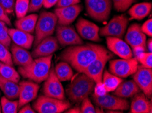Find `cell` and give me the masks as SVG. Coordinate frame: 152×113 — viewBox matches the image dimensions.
Here are the masks:
<instances>
[{"mask_svg":"<svg viewBox=\"0 0 152 113\" xmlns=\"http://www.w3.org/2000/svg\"><path fill=\"white\" fill-rule=\"evenodd\" d=\"M38 15L36 14H31L26 15L24 17L18 18L15 24L16 28L21 30L29 33H34L35 32V28Z\"/></svg>","mask_w":152,"mask_h":113,"instance_id":"25","label":"cell"},{"mask_svg":"<svg viewBox=\"0 0 152 113\" xmlns=\"http://www.w3.org/2000/svg\"><path fill=\"white\" fill-rule=\"evenodd\" d=\"M59 49V43L57 38L49 36L42 40L38 45L34 47L31 56L34 58L45 57L53 55Z\"/></svg>","mask_w":152,"mask_h":113,"instance_id":"17","label":"cell"},{"mask_svg":"<svg viewBox=\"0 0 152 113\" xmlns=\"http://www.w3.org/2000/svg\"><path fill=\"white\" fill-rule=\"evenodd\" d=\"M67 113H81L80 112V108L79 107H75L74 108H69L66 110Z\"/></svg>","mask_w":152,"mask_h":113,"instance_id":"46","label":"cell"},{"mask_svg":"<svg viewBox=\"0 0 152 113\" xmlns=\"http://www.w3.org/2000/svg\"><path fill=\"white\" fill-rule=\"evenodd\" d=\"M139 66V62L135 58L128 59L113 60L109 62L110 73L121 78H126L134 74Z\"/></svg>","mask_w":152,"mask_h":113,"instance_id":"8","label":"cell"},{"mask_svg":"<svg viewBox=\"0 0 152 113\" xmlns=\"http://www.w3.org/2000/svg\"><path fill=\"white\" fill-rule=\"evenodd\" d=\"M56 38L61 46L83 44L80 37L70 25H59L56 27Z\"/></svg>","mask_w":152,"mask_h":113,"instance_id":"11","label":"cell"},{"mask_svg":"<svg viewBox=\"0 0 152 113\" xmlns=\"http://www.w3.org/2000/svg\"><path fill=\"white\" fill-rule=\"evenodd\" d=\"M44 0H30L29 12H35L43 6Z\"/></svg>","mask_w":152,"mask_h":113,"instance_id":"38","label":"cell"},{"mask_svg":"<svg viewBox=\"0 0 152 113\" xmlns=\"http://www.w3.org/2000/svg\"><path fill=\"white\" fill-rule=\"evenodd\" d=\"M29 2L30 0H16L15 12L17 18L24 17L29 12Z\"/></svg>","mask_w":152,"mask_h":113,"instance_id":"31","label":"cell"},{"mask_svg":"<svg viewBox=\"0 0 152 113\" xmlns=\"http://www.w3.org/2000/svg\"><path fill=\"white\" fill-rule=\"evenodd\" d=\"M130 107V112L132 113H151L152 112L151 102L144 94L140 92L133 96Z\"/></svg>","mask_w":152,"mask_h":113,"instance_id":"22","label":"cell"},{"mask_svg":"<svg viewBox=\"0 0 152 113\" xmlns=\"http://www.w3.org/2000/svg\"><path fill=\"white\" fill-rule=\"evenodd\" d=\"M140 89L134 80L122 81L113 92V95L120 98H132L135 94L139 93Z\"/></svg>","mask_w":152,"mask_h":113,"instance_id":"23","label":"cell"},{"mask_svg":"<svg viewBox=\"0 0 152 113\" xmlns=\"http://www.w3.org/2000/svg\"><path fill=\"white\" fill-rule=\"evenodd\" d=\"M94 95H95L96 96H102L107 94V91L106 90L102 82L96 83L95 87H94Z\"/></svg>","mask_w":152,"mask_h":113,"instance_id":"40","label":"cell"},{"mask_svg":"<svg viewBox=\"0 0 152 113\" xmlns=\"http://www.w3.org/2000/svg\"><path fill=\"white\" fill-rule=\"evenodd\" d=\"M80 3V0H58L56 5L57 8H63V7H68Z\"/></svg>","mask_w":152,"mask_h":113,"instance_id":"41","label":"cell"},{"mask_svg":"<svg viewBox=\"0 0 152 113\" xmlns=\"http://www.w3.org/2000/svg\"><path fill=\"white\" fill-rule=\"evenodd\" d=\"M146 47L149 50V52H152V40L151 39H149L148 41H146Z\"/></svg>","mask_w":152,"mask_h":113,"instance_id":"47","label":"cell"},{"mask_svg":"<svg viewBox=\"0 0 152 113\" xmlns=\"http://www.w3.org/2000/svg\"><path fill=\"white\" fill-rule=\"evenodd\" d=\"M0 62L10 66L13 65L11 53L8 48L1 43H0Z\"/></svg>","mask_w":152,"mask_h":113,"instance_id":"33","label":"cell"},{"mask_svg":"<svg viewBox=\"0 0 152 113\" xmlns=\"http://www.w3.org/2000/svg\"><path fill=\"white\" fill-rule=\"evenodd\" d=\"M80 105V112L82 113H96V108L94 107L93 104L91 103L90 99L88 97L85 98L82 101Z\"/></svg>","mask_w":152,"mask_h":113,"instance_id":"36","label":"cell"},{"mask_svg":"<svg viewBox=\"0 0 152 113\" xmlns=\"http://www.w3.org/2000/svg\"><path fill=\"white\" fill-rule=\"evenodd\" d=\"M18 108L35 100L38 95L40 85L32 81H23L19 83Z\"/></svg>","mask_w":152,"mask_h":113,"instance_id":"14","label":"cell"},{"mask_svg":"<svg viewBox=\"0 0 152 113\" xmlns=\"http://www.w3.org/2000/svg\"><path fill=\"white\" fill-rule=\"evenodd\" d=\"M42 93L46 96L65 100L64 87L56 76L54 68H50L49 75L45 80L42 87Z\"/></svg>","mask_w":152,"mask_h":113,"instance_id":"10","label":"cell"},{"mask_svg":"<svg viewBox=\"0 0 152 113\" xmlns=\"http://www.w3.org/2000/svg\"><path fill=\"white\" fill-rule=\"evenodd\" d=\"M16 0H0V5L2 6L7 14H11L15 11Z\"/></svg>","mask_w":152,"mask_h":113,"instance_id":"37","label":"cell"},{"mask_svg":"<svg viewBox=\"0 0 152 113\" xmlns=\"http://www.w3.org/2000/svg\"><path fill=\"white\" fill-rule=\"evenodd\" d=\"M146 51V48L142 47H136L132 48V54L134 55L135 58H137L139 54H141L142 52Z\"/></svg>","mask_w":152,"mask_h":113,"instance_id":"45","label":"cell"},{"mask_svg":"<svg viewBox=\"0 0 152 113\" xmlns=\"http://www.w3.org/2000/svg\"><path fill=\"white\" fill-rule=\"evenodd\" d=\"M57 1L58 0H44L43 6L47 9L52 8L53 6L56 5Z\"/></svg>","mask_w":152,"mask_h":113,"instance_id":"44","label":"cell"},{"mask_svg":"<svg viewBox=\"0 0 152 113\" xmlns=\"http://www.w3.org/2000/svg\"><path fill=\"white\" fill-rule=\"evenodd\" d=\"M1 109L4 113H17L18 110V101H12L6 96L1 98Z\"/></svg>","mask_w":152,"mask_h":113,"instance_id":"30","label":"cell"},{"mask_svg":"<svg viewBox=\"0 0 152 113\" xmlns=\"http://www.w3.org/2000/svg\"><path fill=\"white\" fill-rule=\"evenodd\" d=\"M92 100L96 105L100 108L109 110H128L130 105L126 98H120L115 95L105 94L102 96L92 95Z\"/></svg>","mask_w":152,"mask_h":113,"instance_id":"9","label":"cell"},{"mask_svg":"<svg viewBox=\"0 0 152 113\" xmlns=\"http://www.w3.org/2000/svg\"><path fill=\"white\" fill-rule=\"evenodd\" d=\"M57 24V17L55 13L42 11L38 16L35 28L34 47L47 37L54 33Z\"/></svg>","mask_w":152,"mask_h":113,"instance_id":"4","label":"cell"},{"mask_svg":"<svg viewBox=\"0 0 152 113\" xmlns=\"http://www.w3.org/2000/svg\"><path fill=\"white\" fill-rule=\"evenodd\" d=\"M113 57V54L110 52L102 55L99 57L96 60L89 64L87 67L84 69L83 73L90 77L96 83L102 82V75L106 64Z\"/></svg>","mask_w":152,"mask_h":113,"instance_id":"13","label":"cell"},{"mask_svg":"<svg viewBox=\"0 0 152 113\" xmlns=\"http://www.w3.org/2000/svg\"><path fill=\"white\" fill-rule=\"evenodd\" d=\"M122 81L123 79L121 77L110 73L108 71H104V72H103L102 82L107 93L114 91Z\"/></svg>","mask_w":152,"mask_h":113,"instance_id":"27","label":"cell"},{"mask_svg":"<svg viewBox=\"0 0 152 113\" xmlns=\"http://www.w3.org/2000/svg\"><path fill=\"white\" fill-rule=\"evenodd\" d=\"M114 8L117 12H125L130 8L135 0H111Z\"/></svg>","mask_w":152,"mask_h":113,"instance_id":"35","label":"cell"},{"mask_svg":"<svg viewBox=\"0 0 152 113\" xmlns=\"http://www.w3.org/2000/svg\"><path fill=\"white\" fill-rule=\"evenodd\" d=\"M77 76L69 85L66 93L71 102L79 104L94 91L96 83L83 73Z\"/></svg>","mask_w":152,"mask_h":113,"instance_id":"3","label":"cell"},{"mask_svg":"<svg viewBox=\"0 0 152 113\" xmlns=\"http://www.w3.org/2000/svg\"><path fill=\"white\" fill-rule=\"evenodd\" d=\"M0 75L8 80L12 81L15 83L19 82L20 75L12 66L8 65L0 62Z\"/></svg>","mask_w":152,"mask_h":113,"instance_id":"29","label":"cell"},{"mask_svg":"<svg viewBox=\"0 0 152 113\" xmlns=\"http://www.w3.org/2000/svg\"><path fill=\"white\" fill-rule=\"evenodd\" d=\"M0 112H1V105H0Z\"/></svg>","mask_w":152,"mask_h":113,"instance_id":"48","label":"cell"},{"mask_svg":"<svg viewBox=\"0 0 152 113\" xmlns=\"http://www.w3.org/2000/svg\"><path fill=\"white\" fill-rule=\"evenodd\" d=\"M138 62H140L142 66L145 68H152V53L142 52L137 58H135Z\"/></svg>","mask_w":152,"mask_h":113,"instance_id":"34","label":"cell"},{"mask_svg":"<svg viewBox=\"0 0 152 113\" xmlns=\"http://www.w3.org/2000/svg\"><path fill=\"white\" fill-rule=\"evenodd\" d=\"M0 95H1V93H0Z\"/></svg>","mask_w":152,"mask_h":113,"instance_id":"49","label":"cell"},{"mask_svg":"<svg viewBox=\"0 0 152 113\" xmlns=\"http://www.w3.org/2000/svg\"><path fill=\"white\" fill-rule=\"evenodd\" d=\"M83 10L80 4L57 8L54 13L57 17V23L59 25H70L75 21Z\"/></svg>","mask_w":152,"mask_h":113,"instance_id":"16","label":"cell"},{"mask_svg":"<svg viewBox=\"0 0 152 113\" xmlns=\"http://www.w3.org/2000/svg\"><path fill=\"white\" fill-rule=\"evenodd\" d=\"M87 12L96 21L104 22L109 19L112 8L111 0H85Z\"/></svg>","mask_w":152,"mask_h":113,"instance_id":"6","label":"cell"},{"mask_svg":"<svg viewBox=\"0 0 152 113\" xmlns=\"http://www.w3.org/2000/svg\"><path fill=\"white\" fill-rule=\"evenodd\" d=\"M133 79L147 98L152 95V69L139 66L133 74Z\"/></svg>","mask_w":152,"mask_h":113,"instance_id":"12","label":"cell"},{"mask_svg":"<svg viewBox=\"0 0 152 113\" xmlns=\"http://www.w3.org/2000/svg\"><path fill=\"white\" fill-rule=\"evenodd\" d=\"M108 52H109L102 45L92 43L71 45L61 53L60 59L78 72L83 73L91 62Z\"/></svg>","mask_w":152,"mask_h":113,"instance_id":"1","label":"cell"},{"mask_svg":"<svg viewBox=\"0 0 152 113\" xmlns=\"http://www.w3.org/2000/svg\"><path fill=\"white\" fill-rule=\"evenodd\" d=\"M107 47L110 52L121 58L128 59L132 58V52L130 46L121 38L107 37Z\"/></svg>","mask_w":152,"mask_h":113,"instance_id":"18","label":"cell"},{"mask_svg":"<svg viewBox=\"0 0 152 113\" xmlns=\"http://www.w3.org/2000/svg\"><path fill=\"white\" fill-rule=\"evenodd\" d=\"M125 40L132 48L136 47L146 48V35L142 31L140 25L137 23L132 24L129 27L125 36Z\"/></svg>","mask_w":152,"mask_h":113,"instance_id":"19","label":"cell"},{"mask_svg":"<svg viewBox=\"0 0 152 113\" xmlns=\"http://www.w3.org/2000/svg\"><path fill=\"white\" fill-rule=\"evenodd\" d=\"M54 69L56 76L60 81H67L72 79L73 76L72 68L66 62H59Z\"/></svg>","mask_w":152,"mask_h":113,"instance_id":"28","label":"cell"},{"mask_svg":"<svg viewBox=\"0 0 152 113\" xmlns=\"http://www.w3.org/2000/svg\"><path fill=\"white\" fill-rule=\"evenodd\" d=\"M53 55L36 58L30 64L19 66L18 73L25 79H29L37 83H40L47 79L51 68Z\"/></svg>","mask_w":152,"mask_h":113,"instance_id":"2","label":"cell"},{"mask_svg":"<svg viewBox=\"0 0 152 113\" xmlns=\"http://www.w3.org/2000/svg\"><path fill=\"white\" fill-rule=\"evenodd\" d=\"M19 113H35V110L32 108L29 104H26L20 107V109L18 111Z\"/></svg>","mask_w":152,"mask_h":113,"instance_id":"43","label":"cell"},{"mask_svg":"<svg viewBox=\"0 0 152 113\" xmlns=\"http://www.w3.org/2000/svg\"><path fill=\"white\" fill-rule=\"evenodd\" d=\"M8 34L13 43L25 49H31L34 44V36L18 29H8Z\"/></svg>","mask_w":152,"mask_h":113,"instance_id":"20","label":"cell"},{"mask_svg":"<svg viewBox=\"0 0 152 113\" xmlns=\"http://www.w3.org/2000/svg\"><path fill=\"white\" fill-rule=\"evenodd\" d=\"M128 25V18L126 16H116L99 30V35L102 37H114L121 39L126 33Z\"/></svg>","mask_w":152,"mask_h":113,"instance_id":"7","label":"cell"},{"mask_svg":"<svg viewBox=\"0 0 152 113\" xmlns=\"http://www.w3.org/2000/svg\"><path fill=\"white\" fill-rule=\"evenodd\" d=\"M151 8V2H142L133 6L129 10L128 13L132 19L140 20L149 14Z\"/></svg>","mask_w":152,"mask_h":113,"instance_id":"26","label":"cell"},{"mask_svg":"<svg viewBox=\"0 0 152 113\" xmlns=\"http://www.w3.org/2000/svg\"><path fill=\"white\" fill-rule=\"evenodd\" d=\"M142 31L143 33L145 34V35L149 37L152 36V20L151 18H149L146 22H145L142 26H140Z\"/></svg>","mask_w":152,"mask_h":113,"instance_id":"39","label":"cell"},{"mask_svg":"<svg viewBox=\"0 0 152 113\" xmlns=\"http://www.w3.org/2000/svg\"><path fill=\"white\" fill-rule=\"evenodd\" d=\"M34 108L38 113H61L70 107V103L66 100L40 96L34 103Z\"/></svg>","mask_w":152,"mask_h":113,"instance_id":"5","label":"cell"},{"mask_svg":"<svg viewBox=\"0 0 152 113\" xmlns=\"http://www.w3.org/2000/svg\"><path fill=\"white\" fill-rule=\"evenodd\" d=\"M11 46L12 52V59L13 64L18 66H24L28 65L33 61V57L27 49L20 47L17 45L12 43Z\"/></svg>","mask_w":152,"mask_h":113,"instance_id":"21","label":"cell"},{"mask_svg":"<svg viewBox=\"0 0 152 113\" xmlns=\"http://www.w3.org/2000/svg\"><path fill=\"white\" fill-rule=\"evenodd\" d=\"M0 89L6 98L10 100H15L18 98L19 85L17 83L8 80L0 75Z\"/></svg>","mask_w":152,"mask_h":113,"instance_id":"24","label":"cell"},{"mask_svg":"<svg viewBox=\"0 0 152 113\" xmlns=\"http://www.w3.org/2000/svg\"><path fill=\"white\" fill-rule=\"evenodd\" d=\"M6 24L1 20H0V43L9 48L11 45L12 41L10 40L8 34V29Z\"/></svg>","mask_w":152,"mask_h":113,"instance_id":"32","label":"cell"},{"mask_svg":"<svg viewBox=\"0 0 152 113\" xmlns=\"http://www.w3.org/2000/svg\"><path fill=\"white\" fill-rule=\"evenodd\" d=\"M76 27L79 35L85 40L96 42L101 41L99 35V27L89 20L80 18L77 22Z\"/></svg>","mask_w":152,"mask_h":113,"instance_id":"15","label":"cell"},{"mask_svg":"<svg viewBox=\"0 0 152 113\" xmlns=\"http://www.w3.org/2000/svg\"><path fill=\"white\" fill-rule=\"evenodd\" d=\"M0 20L5 22L7 25H11L10 18L1 5H0Z\"/></svg>","mask_w":152,"mask_h":113,"instance_id":"42","label":"cell"}]
</instances>
